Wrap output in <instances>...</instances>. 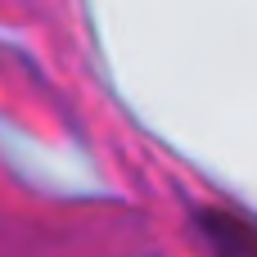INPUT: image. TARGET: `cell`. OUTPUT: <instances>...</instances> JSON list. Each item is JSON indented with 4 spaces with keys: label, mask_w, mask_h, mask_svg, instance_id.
Returning <instances> with one entry per match:
<instances>
[{
    "label": "cell",
    "mask_w": 257,
    "mask_h": 257,
    "mask_svg": "<svg viewBox=\"0 0 257 257\" xmlns=\"http://www.w3.org/2000/svg\"><path fill=\"white\" fill-rule=\"evenodd\" d=\"M199 230L208 239L212 257H257V230L253 221L235 208H203Z\"/></svg>",
    "instance_id": "obj_1"
}]
</instances>
